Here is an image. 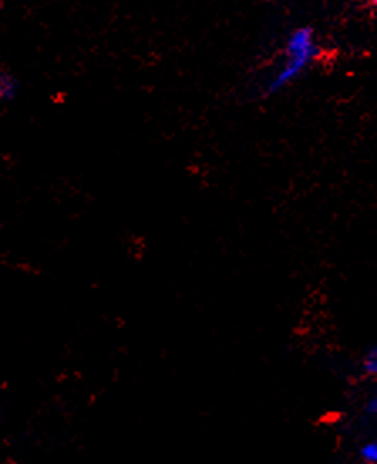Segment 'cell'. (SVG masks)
Here are the masks:
<instances>
[{
	"label": "cell",
	"mask_w": 377,
	"mask_h": 464,
	"mask_svg": "<svg viewBox=\"0 0 377 464\" xmlns=\"http://www.w3.org/2000/svg\"><path fill=\"white\" fill-rule=\"evenodd\" d=\"M288 59L283 68L273 76L266 86V94H274L293 82L304 73V69L318 56V47L313 39V30L310 27L297 29L288 37Z\"/></svg>",
	"instance_id": "cell-1"
},
{
	"label": "cell",
	"mask_w": 377,
	"mask_h": 464,
	"mask_svg": "<svg viewBox=\"0 0 377 464\" xmlns=\"http://www.w3.org/2000/svg\"><path fill=\"white\" fill-rule=\"evenodd\" d=\"M360 372L364 373L365 377H376L377 373V348L376 345H371L364 350V355L360 357Z\"/></svg>",
	"instance_id": "cell-2"
},
{
	"label": "cell",
	"mask_w": 377,
	"mask_h": 464,
	"mask_svg": "<svg viewBox=\"0 0 377 464\" xmlns=\"http://www.w3.org/2000/svg\"><path fill=\"white\" fill-rule=\"evenodd\" d=\"M19 91V84L14 76L6 71H0V100H14Z\"/></svg>",
	"instance_id": "cell-3"
},
{
	"label": "cell",
	"mask_w": 377,
	"mask_h": 464,
	"mask_svg": "<svg viewBox=\"0 0 377 464\" xmlns=\"http://www.w3.org/2000/svg\"><path fill=\"white\" fill-rule=\"evenodd\" d=\"M357 456L365 464H376L377 463V444L374 439L371 441H364L357 449Z\"/></svg>",
	"instance_id": "cell-4"
},
{
	"label": "cell",
	"mask_w": 377,
	"mask_h": 464,
	"mask_svg": "<svg viewBox=\"0 0 377 464\" xmlns=\"http://www.w3.org/2000/svg\"><path fill=\"white\" fill-rule=\"evenodd\" d=\"M369 2H371L372 6H376V2H377V0H369Z\"/></svg>",
	"instance_id": "cell-5"
}]
</instances>
